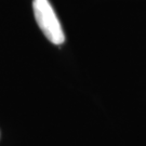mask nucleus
<instances>
[{
  "mask_svg": "<svg viewBox=\"0 0 146 146\" xmlns=\"http://www.w3.org/2000/svg\"><path fill=\"white\" fill-rule=\"evenodd\" d=\"M33 10L38 26L43 35L54 44H62L65 41L63 28L58 21L55 11L49 0H34Z\"/></svg>",
  "mask_w": 146,
  "mask_h": 146,
  "instance_id": "nucleus-1",
  "label": "nucleus"
}]
</instances>
